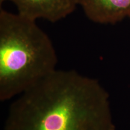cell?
Here are the masks:
<instances>
[{
    "mask_svg": "<svg viewBox=\"0 0 130 130\" xmlns=\"http://www.w3.org/2000/svg\"><path fill=\"white\" fill-rule=\"evenodd\" d=\"M4 130H115L109 95L98 80L57 69L10 106Z\"/></svg>",
    "mask_w": 130,
    "mask_h": 130,
    "instance_id": "1",
    "label": "cell"
},
{
    "mask_svg": "<svg viewBox=\"0 0 130 130\" xmlns=\"http://www.w3.org/2000/svg\"><path fill=\"white\" fill-rule=\"evenodd\" d=\"M89 20L100 24H115L130 19V0H78Z\"/></svg>",
    "mask_w": 130,
    "mask_h": 130,
    "instance_id": "4",
    "label": "cell"
},
{
    "mask_svg": "<svg viewBox=\"0 0 130 130\" xmlns=\"http://www.w3.org/2000/svg\"><path fill=\"white\" fill-rule=\"evenodd\" d=\"M13 3L18 13L36 21L43 19L56 22L65 18L75 10L78 0H0Z\"/></svg>",
    "mask_w": 130,
    "mask_h": 130,
    "instance_id": "3",
    "label": "cell"
},
{
    "mask_svg": "<svg viewBox=\"0 0 130 130\" xmlns=\"http://www.w3.org/2000/svg\"><path fill=\"white\" fill-rule=\"evenodd\" d=\"M53 42L36 21L0 10V100H10L54 72Z\"/></svg>",
    "mask_w": 130,
    "mask_h": 130,
    "instance_id": "2",
    "label": "cell"
}]
</instances>
